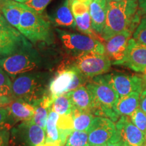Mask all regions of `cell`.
I'll return each mask as SVG.
<instances>
[{
  "instance_id": "ffe728a7",
  "label": "cell",
  "mask_w": 146,
  "mask_h": 146,
  "mask_svg": "<svg viewBox=\"0 0 146 146\" xmlns=\"http://www.w3.org/2000/svg\"><path fill=\"white\" fill-rule=\"evenodd\" d=\"M23 9V3L14 0H0V12L10 25L18 31L20 28V21Z\"/></svg>"
},
{
  "instance_id": "8fae6325",
  "label": "cell",
  "mask_w": 146,
  "mask_h": 146,
  "mask_svg": "<svg viewBox=\"0 0 146 146\" xmlns=\"http://www.w3.org/2000/svg\"><path fill=\"white\" fill-rule=\"evenodd\" d=\"M114 64L126 66L137 72H144L146 70V45L131 38L125 57Z\"/></svg>"
},
{
  "instance_id": "60d3db41",
  "label": "cell",
  "mask_w": 146,
  "mask_h": 146,
  "mask_svg": "<svg viewBox=\"0 0 146 146\" xmlns=\"http://www.w3.org/2000/svg\"><path fill=\"white\" fill-rule=\"evenodd\" d=\"M14 1H17V2H19L21 3H25V2H27L28 0H14Z\"/></svg>"
},
{
  "instance_id": "1f68e13d",
  "label": "cell",
  "mask_w": 146,
  "mask_h": 146,
  "mask_svg": "<svg viewBox=\"0 0 146 146\" xmlns=\"http://www.w3.org/2000/svg\"><path fill=\"white\" fill-rule=\"evenodd\" d=\"M9 130L8 127L0 128V146H9L10 138Z\"/></svg>"
},
{
  "instance_id": "44dd1931",
  "label": "cell",
  "mask_w": 146,
  "mask_h": 146,
  "mask_svg": "<svg viewBox=\"0 0 146 146\" xmlns=\"http://www.w3.org/2000/svg\"><path fill=\"white\" fill-rule=\"evenodd\" d=\"M140 94L133 93L128 96L120 97L114 106V112L118 116H130L139 106Z\"/></svg>"
},
{
  "instance_id": "603a6c76",
  "label": "cell",
  "mask_w": 146,
  "mask_h": 146,
  "mask_svg": "<svg viewBox=\"0 0 146 146\" xmlns=\"http://www.w3.org/2000/svg\"><path fill=\"white\" fill-rule=\"evenodd\" d=\"M54 101L51 99L48 94H46L43 99L34 105L35 114L32 121L35 124L39 125L45 131L46 123L49 112Z\"/></svg>"
},
{
  "instance_id": "e575fe53",
  "label": "cell",
  "mask_w": 146,
  "mask_h": 146,
  "mask_svg": "<svg viewBox=\"0 0 146 146\" xmlns=\"http://www.w3.org/2000/svg\"><path fill=\"white\" fill-rule=\"evenodd\" d=\"M0 28L6 29H14L15 28L10 25V24L6 21L4 16L0 12Z\"/></svg>"
},
{
  "instance_id": "836d02e7",
  "label": "cell",
  "mask_w": 146,
  "mask_h": 146,
  "mask_svg": "<svg viewBox=\"0 0 146 146\" xmlns=\"http://www.w3.org/2000/svg\"><path fill=\"white\" fill-rule=\"evenodd\" d=\"M139 108L146 113V87L142 91L139 96Z\"/></svg>"
},
{
  "instance_id": "e0dca14e",
  "label": "cell",
  "mask_w": 146,
  "mask_h": 146,
  "mask_svg": "<svg viewBox=\"0 0 146 146\" xmlns=\"http://www.w3.org/2000/svg\"><path fill=\"white\" fill-rule=\"evenodd\" d=\"M70 3L71 10L75 19L76 28L86 35L97 39V35L91 27L89 5L78 1H70Z\"/></svg>"
},
{
  "instance_id": "5b68a950",
  "label": "cell",
  "mask_w": 146,
  "mask_h": 146,
  "mask_svg": "<svg viewBox=\"0 0 146 146\" xmlns=\"http://www.w3.org/2000/svg\"><path fill=\"white\" fill-rule=\"evenodd\" d=\"M18 31L32 43L45 42L51 44L54 41L50 23L41 14H37L25 4Z\"/></svg>"
},
{
  "instance_id": "bcb514c9",
  "label": "cell",
  "mask_w": 146,
  "mask_h": 146,
  "mask_svg": "<svg viewBox=\"0 0 146 146\" xmlns=\"http://www.w3.org/2000/svg\"><path fill=\"white\" fill-rule=\"evenodd\" d=\"M145 144H146V143H145Z\"/></svg>"
},
{
  "instance_id": "4316f807",
  "label": "cell",
  "mask_w": 146,
  "mask_h": 146,
  "mask_svg": "<svg viewBox=\"0 0 146 146\" xmlns=\"http://www.w3.org/2000/svg\"><path fill=\"white\" fill-rule=\"evenodd\" d=\"M64 146H90L87 131H73L67 138Z\"/></svg>"
},
{
  "instance_id": "5bb4252c",
  "label": "cell",
  "mask_w": 146,
  "mask_h": 146,
  "mask_svg": "<svg viewBox=\"0 0 146 146\" xmlns=\"http://www.w3.org/2000/svg\"><path fill=\"white\" fill-rule=\"evenodd\" d=\"M30 43L17 29L0 28V58L13 54Z\"/></svg>"
},
{
  "instance_id": "2e32d148",
  "label": "cell",
  "mask_w": 146,
  "mask_h": 146,
  "mask_svg": "<svg viewBox=\"0 0 146 146\" xmlns=\"http://www.w3.org/2000/svg\"><path fill=\"white\" fill-rule=\"evenodd\" d=\"M75 70L73 65L58 71L56 75L51 79L47 94L53 101L58 96L66 94L72 83Z\"/></svg>"
},
{
  "instance_id": "f546056e",
  "label": "cell",
  "mask_w": 146,
  "mask_h": 146,
  "mask_svg": "<svg viewBox=\"0 0 146 146\" xmlns=\"http://www.w3.org/2000/svg\"><path fill=\"white\" fill-rule=\"evenodd\" d=\"M133 39L139 43L146 45V16L141 18L135 31Z\"/></svg>"
},
{
  "instance_id": "6da1fadb",
  "label": "cell",
  "mask_w": 146,
  "mask_h": 146,
  "mask_svg": "<svg viewBox=\"0 0 146 146\" xmlns=\"http://www.w3.org/2000/svg\"><path fill=\"white\" fill-rule=\"evenodd\" d=\"M137 8V0L108 2L105 26L100 35L102 39L106 41L127 29H136L141 21Z\"/></svg>"
},
{
  "instance_id": "ac0fdd59",
  "label": "cell",
  "mask_w": 146,
  "mask_h": 146,
  "mask_svg": "<svg viewBox=\"0 0 146 146\" xmlns=\"http://www.w3.org/2000/svg\"><path fill=\"white\" fill-rule=\"evenodd\" d=\"M107 6V0H91L89 3L91 27L96 33L101 35L103 31L106 20Z\"/></svg>"
},
{
  "instance_id": "ba28073f",
  "label": "cell",
  "mask_w": 146,
  "mask_h": 146,
  "mask_svg": "<svg viewBox=\"0 0 146 146\" xmlns=\"http://www.w3.org/2000/svg\"><path fill=\"white\" fill-rule=\"evenodd\" d=\"M108 81L120 97L137 92L141 94L145 87L143 79L138 76L127 75L120 72L105 74Z\"/></svg>"
},
{
  "instance_id": "83f0119b",
  "label": "cell",
  "mask_w": 146,
  "mask_h": 146,
  "mask_svg": "<svg viewBox=\"0 0 146 146\" xmlns=\"http://www.w3.org/2000/svg\"><path fill=\"white\" fill-rule=\"evenodd\" d=\"M12 81L9 75L0 66V96L12 98Z\"/></svg>"
},
{
  "instance_id": "9c48e42d",
  "label": "cell",
  "mask_w": 146,
  "mask_h": 146,
  "mask_svg": "<svg viewBox=\"0 0 146 146\" xmlns=\"http://www.w3.org/2000/svg\"><path fill=\"white\" fill-rule=\"evenodd\" d=\"M87 133L90 146L107 143L116 134V125L108 118L96 116Z\"/></svg>"
},
{
  "instance_id": "ab89813d",
  "label": "cell",
  "mask_w": 146,
  "mask_h": 146,
  "mask_svg": "<svg viewBox=\"0 0 146 146\" xmlns=\"http://www.w3.org/2000/svg\"><path fill=\"white\" fill-rule=\"evenodd\" d=\"M69 1H81V2L87 3V4H88L89 5V3H91V0H69Z\"/></svg>"
},
{
  "instance_id": "4dcf8cb0",
  "label": "cell",
  "mask_w": 146,
  "mask_h": 146,
  "mask_svg": "<svg viewBox=\"0 0 146 146\" xmlns=\"http://www.w3.org/2000/svg\"><path fill=\"white\" fill-rule=\"evenodd\" d=\"M51 1L52 0H28L24 4L37 14H42Z\"/></svg>"
},
{
  "instance_id": "d6a6232c",
  "label": "cell",
  "mask_w": 146,
  "mask_h": 146,
  "mask_svg": "<svg viewBox=\"0 0 146 146\" xmlns=\"http://www.w3.org/2000/svg\"><path fill=\"white\" fill-rule=\"evenodd\" d=\"M8 111L6 107L0 108V128L10 127L8 126Z\"/></svg>"
},
{
  "instance_id": "484cf974",
  "label": "cell",
  "mask_w": 146,
  "mask_h": 146,
  "mask_svg": "<svg viewBox=\"0 0 146 146\" xmlns=\"http://www.w3.org/2000/svg\"><path fill=\"white\" fill-rule=\"evenodd\" d=\"M72 102L66 94H62L58 96L53 102L51 110L56 112L60 116L72 114L73 110Z\"/></svg>"
},
{
  "instance_id": "30bf717a",
  "label": "cell",
  "mask_w": 146,
  "mask_h": 146,
  "mask_svg": "<svg viewBox=\"0 0 146 146\" xmlns=\"http://www.w3.org/2000/svg\"><path fill=\"white\" fill-rule=\"evenodd\" d=\"M116 134L124 146H144L146 136L128 116H122L116 124Z\"/></svg>"
},
{
  "instance_id": "4fadbf2b",
  "label": "cell",
  "mask_w": 146,
  "mask_h": 146,
  "mask_svg": "<svg viewBox=\"0 0 146 146\" xmlns=\"http://www.w3.org/2000/svg\"><path fill=\"white\" fill-rule=\"evenodd\" d=\"M12 132L20 136L26 146H43L46 140L45 131L32 120L23 122Z\"/></svg>"
},
{
  "instance_id": "ee69618b",
  "label": "cell",
  "mask_w": 146,
  "mask_h": 146,
  "mask_svg": "<svg viewBox=\"0 0 146 146\" xmlns=\"http://www.w3.org/2000/svg\"><path fill=\"white\" fill-rule=\"evenodd\" d=\"M92 146H107V144H106V143H104V144H102V145H92Z\"/></svg>"
},
{
  "instance_id": "d590c367",
  "label": "cell",
  "mask_w": 146,
  "mask_h": 146,
  "mask_svg": "<svg viewBox=\"0 0 146 146\" xmlns=\"http://www.w3.org/2000/svg\"><path fill=\"white\" fill-rule=\"evenodd\" d=\"M107 146H124L122 142L118 138L117 134H116L110 141L107 142Z\"/></svg>"
},
{
  "instance_id": "7a4b0ae2",
  "label": "cell",
  "mask_w": 146,
  "mask_h": 146,
  "mask_svg": "<svg viewBox=\"0 0 146 146\" xmlns=\"http://www.w3.org/2000/svg\"><path fill=\"white\" fill-rule=\"evenodd\" d=\"M50 74L45 72H27L12 81V99H21L35 105L48 92Z\"/></svg>"
},
{
  "instance_id": "3957f363",
  "label": "cell",
  "mask_w": 146,
  "mask_h": 146,
  "mask_svg": "<svg viewBox=\"0 0 146 146\" xmlns=\"http://www.w3.org/2000/svg\"><path fill=\"white\" fill-rule=\"evenodd\" d=\"M86 87L94 98L95 107L93 114L116 121L119 116L113 108L119 99V96L108 81L105 75L91 78L86 84Z\"/></svg>"
},
{
  "instance_id": "8992f818",
  "label": "cell",
  "mask_w": 146,
  "mask_h": 146,
  "mask_svg": "<svg viewBox=\"0 0 146 146\" xmlns=\"http://www.w3.org/2000/svg\"><path fill=\"white\" fill-rule=\"evenodd\" d=\"M56 31L64 46L76 57L85 53L105 54L104 45L98 39L86 35L72 33L61 29H56Z\"/></svg>"
},
{
  "instance_id": "52a82bcc",
  "label": "cell",
  "mask_w": 146,
  "mask_h": 146,
  "mask_svg": "<svg viewBox=\"0 0 146 146\" xmlns=\"http://www.w3.org/2000/svg\"><path fill=\"white\" fill-rule=\"evenodd\" d=\"M74 66L89 80L108 72L112 62L106 54L90 52L75 58Z\"/></svg>"
},
{
  "instance_id": "d4e9b609",
  "label": "cell",
  "mask_w": 146,
  "mask_h": 146,
  "mask_svg": "<svg viewBox=\"0 0 146 146\" xmlns=\"http://www.w3.org/2000/svg\"><path fill=\"white\" fill-rule=\"evenodd\" d=\"M59 114L50 108L46 123V129H45L46 140H45V142L59 143L62 145H63L60 141V131L58 127V121L59 119Z\"/></svg>"
},
{
  "instance_id": "74e56055",
  "label": "cell",
  "mask_w": 146,
  "mask_h": 146,
  "mask_svg": "<svg viewBox=\"0 0 146 146\" xmlns=\"http://www.w3.org/2000/svg\"><path fill=\"white\" fill-rule=\"evenodd\" d=\"M139 5L141 11L146 14V0H139Z\"/></svg>"
},
{
  "instance_id": "7c38bea8",
  "label": "cell",
  "mask_w": 146,
  "mask_h": 146,
  "mask_svg": "<svg viewBox=\"0 0 146 146\" xmlns=\"http://www.w3.org/2000/svg\"><path fill=\"white\" fill-rule=\"evenodd\" d=\"M135 29H129L115 35L106 41H105V54L112 63L121 61L125 57L129 41L131 39L133 32Z\"/></svg>"
},
{
  "instance_id": "277c9868",
  "label": "cell",
  "mask_w": 146,
  "mask_h": 146,
  "mask_svg": "<svg viewBox=\"0 0 146 146\" xmlns=\"http://www.w3.org/2000/svg\"><path fill=\"white\" fill-rule=\"evenodd\" d=\"M41 64V56L31 43L9 56L0 58V66L12 79L19 74L39 68Z\"/></svg>"
},
{
  "instance_id": "7402d4cb",
  "label": "cell",
  "mask_w": 146,
  "mask_h": 146,
  "mask_svg": "<svg viewBox=\"0 0 146 146\" xmlns=\"http://www.w3.org/2000/svg\"><path fill=\"white\" fill-rule=\"evenodd\" d=\"M53 22L56 26L74 29L76 27L75 19L71 10L69 0H65L56 11Z\"/></svg>"
},
{
  "instance_id": "d6986e66",
  "label": "cell",
  "mask_w": 146,
  "mask_h": 146,
  "mask_svg": "<svg viewBox=\"0 0 146 146\" xmlns=\"http://www.w3.org/2000/svg\"><path fill=\"white\" fill-rule=\"evenodd\" d=\"M70 98L74 108L92 113L94 110V100L90 91L86 85L66 94Z\"/></svg>"
},
{
  "instance_id": "b9f144b4",
  "label": "cell",
  "mask_w": 146,
  "mask_h": 146,
  "mask_svg": "<svg viewBox=\"0 0 146 146\" xmlns=\"http://www.w3.org/2000/svg\"><path fill=\"white\" fill-rule=\"evenodd\" d=\"M143 81H144V82H145V85H146V70H145V72H143Z\"/></svg>"
},
{
  "instance_id": "8d00e7d4",
  "label": "cell",
  "mask_w": 146,
  "mask_h": 146,
  "mask_svg": "<svg viewBox=\"0 0 146 146\" xmlns=\"http://www.w3.org/2000/svg\"><path fill=\"white\" fill-rule=\"evenodd\" d=\"M12 100V98L8 96H0V108L6 107Z\"/></svg>"
},
{
  "instance_id": "f6af8a7d",
  "label": "cell",
  "mask_w": 146,
  "mask_h": 146,
  "mask_svg": "<svg viewBox=\"0 0 146 146\" xmlns=\"http://www.w3.org/2000/svg\"><path fill=\"white\" fill-rule=\"evenodd\" d=\"M60 146H64V145H60Z\"/></svg>"
},
{
  "instance_id": "cb8c5ba5",
  "label": "cell",
  "mask_w": 146,
  "mask_h": 146,
  "mask_svg": "<svg viewBox=\"0 0 146 146\" xmlns=\"http://www.w3.org/2000/svg\"><path fill=\"white\" fill-rule=\"evenodd\" d=\"M74 131H88L94 119L92 113L73 108L72 112Z\"/></svg>"
},
{
  "instance_id": "7bdbcfd3",
  "label": "cell",
  "mask_w": 146,
  "mask_h": 146,
  "mask_svg": "<svg viewBox=\"0 0 146 146\" xmlns=\"http://www.w3.org/2000/svg\"><path fill=\"white\" fill-rule=\"evenodd\" d=\"M127 1V0H107L108 2H109V1Z\"/></svg>"
},
{
  "instance_id": "f35d334b",
  "label": "cell",
  "mask_w": 146,
  "mask_h": 146,
  "mask_svg": "<svg viewBox=\"0 0 146 146\" xmlns=\"http://www.w3.org/2000/svg\"><path fill=\"white\" fill-rule=\"evenodd\" d=\"M62 145L59 143H48V142H45L44 145L43 146H60Z\"/></svg>"
},
{
  "instance_id": "f1b7e54d",
  "label": "cell",
  "mask_w": 146,
  "mask_h": 146,
  "mask_svg": "<svg viewBox=\"0 0 146 146\" xmlns=\"http://www.w3.org/2000/svg\"><path fill=\"white\" fill-rule=\"evenodd\" d=\"M131 122L146 136V113L139 108L130 116Z\"/></svg>"
},
{
  "instance_id": "9a60e30c",
  "label": "cell",
  "mask_w": 146,
  "mask_h": 146,
  "mask_svg": "<svg viewBox=\"0 0 146 146\" xmlns=\"http://www.w3.org/2000/svg\"><path fill=\"white\" fill-rule=\"evenodd\" d=\"M6 108L8 111L9 127L18 122L31 120L35 114L34 106L21 99H12Z\"/></svg>"
}]
</instances>
